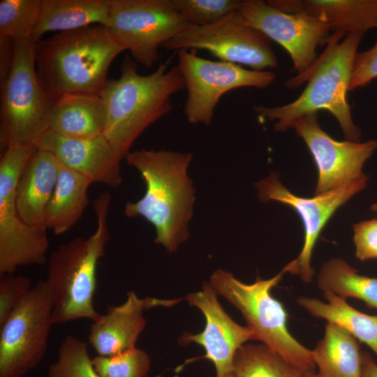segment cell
<instances>
[{"label":"cell","mask_w":377,"mask_h":377,"mask_svg":"<svg viewBox=\"0 0 377 377\" xmlns=\"http://www.w3.org/2000/svg\"><path fill=\"white\" fill-rule=\"evenodd\" d=\"M237 11L248 26L281 45L293 62L297 77L305 75L317 59L316 48L325 45L330 27L302 13L279 10L263 0L240 1Z\"/></svg>","instance_id":"obj_14"},{"label":"cell","mask_w":377,"mask_h":377,"mask_svg":"<svg viewBox=\"0 0 377 377\" xmlns=\"http://www.w3.org/2000/svg\"><path fill=\"white\" fill-rule=\"evenodd\" d=\"M307 145L318 169L315 195L337 189L367 177L366 161L377 149V141H337L326 133L318 121V113L297 119L291 126Z\"/></svg>","instance_id":"obj_15"},{"label":"cell","mask_w":377,"mask_h":377,"mask_svg":"<svg viewBox=\"0 0 377 377\" xmlns=\"http://www.w3.org/2000/svg\"><path fill=\"white\" fill-rule=\"evenodd\" d=\"M323 297L326 302L304 296L296 302L313 316L336 325L365 343L377 357V316L355 309L346 299L331 292H324Z\"/></svg>","instance_id":"obj_24"},{"label":"cell","mask_w":377,"mask_h":377,"mask_svg":"<svg viewBox=\"0 0 377 377\" xmlns=\"http://www.w3.org/2000/svg\"><path fill=\"white\" fill-rule=\"evenodd\" d=\"M91 360L101 377H146L151 364L148 354L135 347L114 355H98Z\"/></svg>","instance_id":"obj_30"},{"label":"cell","mask_w":377,"mask_h":377,"mask_svg":"<svg viewBox=\"0 0 377 377\" xmlns=\"http://www.w3.org/2000/svg\"><path fill=\"white\" fill-rule=\"evenodd\" d=\"M26 276L3 274L0 276V326L22 301L32 288Z\"/></svg>","instance_id":"obj_32"},{"label":"cell","mask_w":377,"mask_h":377,"mask_svg":"<svg viewBox=\"0 0 377 377\" xmlns=\"http://www.w3.org/2000/svg\"><path fill=\"white\" fill-rule=\"evenodd\" d=\"M173 8L195 26L213 24L235 11L240 0H170Z\"/></svg>","instance_id":"obj_31"},{"label":"cell","mask_w":377,"mask_h":377,"mask_svg":"<svg viewBox=\"0 0 377 377\" xmlns=\"http://www.w3.org/2000/svg\"><path fill=\"white\" fill-rule=\"evenodd\" d=\"M53 304L46 279L39 280L0 326V377H23L44 358Z\"/></svg>","instance_id":"obj_10"},{"label":"cell","mask_w":377,"mask_h":377,"mask_svg":"<svg viewBox=\"0 0 377 377\" xmlns=\"http://www.w3.org/2000/svg\"><path fill=\"white\" fill-rule=\"evenodd\" d=\"M39 82L54 102L69 94L99 95L109 68L124 50L100 24L59 32L34 43Z\"/></svg>","instance_id":"obj_4"},{"label":"cell","mask_w":377,"mask_h":377,"mask_svg":"<svg viewBox=\"0 0 377 377\" xmlns=\"http://www.w3.org/2000/svg\"><path fill=\"white\" fill-rule=\"evenodd\" d=\"M267 3L290 13H302L327 24L344 36L377 29V0H269Z\"/></svg>","instance_id":"obj_19"},{"label":"cell","mask_w":377,"mask_h":377,"mask_svg":"<svg viewBox=\"0 0 377 377\" xmlns=\"http://www.w3.org/2000/svg\"><path fill=\"white\" fill-rule=\"evenodd\" d=\"M168 50H205L221 61L265 71L279 66L270 40L246 25L237 10L219 21L190 29L163 43Z\"/></svg>","instance_id":"obj_12"},{"label":"cell","mask_w":377,"mask_h":377,"mask_svg":"<svg viewBox=\"0 0 377 377\" xmlns=\"http://www.w3.org/2000/svg\"><path fill=\"white\" fill-rule=\"evenodd\" d=\"M91 179L61 164L57 184L47 206L44 225L59 235L73 228L89 205Z\"/></svg>","instance_id":"obj_23"},{"label":"cell","mask_w":377,"mask_h":377,"mask_svg":"<svg viewBox=\"0 0 377 377\" xmlns=\"http://www.w3.org/2000/svg\"><path fill=\"white\" fill-rule=\"evenodd\" d=\"M311 353L320 377H362V352L357 339L336 325L327 323Z\"/></svg>","instance_id":"obj_25"},{"label":"cell","mask_w":377,"mask_h":377,"mask_svg":"<svg viewBox=\"0 0 377 377\" xmlns=\"http://www.w3.org/2000/svg\"><path fill=\"white\" fill-rule=\"evenodd\" d=\"M283 269L269 279L258 277L251 284L244 283L221 269L210 277L209 283L244 316L255 340L262 342L281 356L303 377L317 374L311 350L301 344L289 332L288 315L282 304L270 293L281 281Z\"/></svg>","instance_id":"obj_6"},{"label":"cell","mask_w":377,"mask_h":377,"mask_svg":"<svg viewBox=\"0 0 377 377\" xmlns=\"http://www.w3.org/2000/svg\"><path fill=\"white\" fill-rule=\"evenodd\" d=\"M110 0H42L31 40L36 43L51 31L64 32L110 24Z\"/></svg>","instance_id":"obj_22"},{"label":"cell","mask_w":377,"mask_h":377,"mask_svg":"<svg viewBox=\"0 0 377 377\" xmlns=\"http://www.w3.org/2000/svg\"><path fill=\"white\" fill-rule=\"evenodd\" d=\"M60 167L53 154L36 148L23 168L16 185L15 202L19 215L27 225L45 228V213Z\"/></svg>","instance_id":"obj_20"},{"label":"cell","mask_w":377,"mask_h":377,"mask_svg":"<svg viewBox=\"0 0 377 377\" xmlns=\"http://www.w3.org/2000/svg\"><path fill=\"white\" fill-rule=\"evenodd\" d=\"M35 145L10 144L0 160V275L41 265L49 247L47 229L27 225L19 215L15 188Z\"/></svg>","instance_id":"obj_8"},{"label":"cell","mask_w":377,"mask_h":377,"mask_svg":"<svg viewBox=\"0 0 377 377\" xmlns=\"http://www.w3.org/2000/svg\"><path fill=\"white\" fill-rule=\"evenodd\" d=\"M362 377H377V363L367 352H362Z\"/></svg>","instance_id":"obj_36"},{"label":"cell","mask_w":377,"mask_h":377,"mask_svg":"<svg viewBox=\"0 0 377 377\" xmlns=\"http://www.w3.org/2000/svg\"><path fill=\"white\" fill-rule=\"evenodd\" d=\"M48 377H101L95 370L88 352V345L73 336L61 343L58 357L47 371Z\"/></svg>","instance_id":"obj_29"},{"label":"cell","mask_w":377,"mask_h":377,"mask_svg":"<svg viewBox=\"0 0 377 377\" xmlns=\"http://www.w3.org/2000/svg\"><path fill=\"white\" fill-rule=\"evenodd\" d=\"M177 59L187 91L184 112L193 124L211 125L223 94L241 87L264 89L276 77L270 71L247 70L239 64L202 58L195 50H178Z\"/></svg>","instance_id":"obj_11"},{"label":"cell","mask_w":377,"mask_h":377,"mask_svg":"<svg viewBox=\"0 0 377 377\" xmlns=\"http://www.w3.org/2000/svg\"><path fill=\"white\" fill-rule=\"evenodd\" d=\"M110 202L109 192L99 194L93 202L97 220L93 234L61 244L49 258L46 280L52 300L54 324L80 318L94 321L101 315L93 300L98 263L110 238L108 224Z\"/></svg>","instance_id":"obj_5"},{"label":"cell","mask_w":377,"mask_h":377,"mask_svg":"<svg viewBox=\"0 0 377 377\" xmlns=\"http://www.w3.org/2000/svg\"><path fill=\"white\" fill-rule=\"evenodd\" d=\"M14 58L13 40L0 36V89L10 73Z\"/></svg>","instance_id":"obj_35"},{"label":"cell","mask_w":377,"mask_h":377,"mask_svg":"<svg viewBox=\"0 0 377 377\" xmlns=\"http://www.w3.org/2000/svg\"><path fill=\"white\" fill-rule=\"evenodd\" d=\"M105 121L99 95L69 94L53 102L48 131L68 138L87 139L103 135Z\"/></svg>","instance_id":"obj_21"},{"label":"cell","mask_w":377,"mask_h":377,"mask_svg":"<svg viewBox=\"0 0 377 377\" xmlns=\"http://www.w3.org/2000/svg\"><path fill=\"white\" fill-rule=\"evenodd\" d=\"M42 0H1L0 36L13 40L31 39Z\"/></svg>","instance_id":"obj_28"},{"label":"cell","mask_w":377,"mask_h":377,"mask_svg":"<svg viewBox=\"0 0 377 377\" xmlns=\"http://www.w3.org/2000/svg\"><path fill=\"white\" fill-rule=\"evenodd\" d=\"M217 295L212 285L205 282L201 291L186 297L190 306L203 313L206 324L202 332L185 334L180 340L185 344L195 342L201 345L206 351L204 357L214 364L216 377H226L237 350L249 340H254L255 337L247 326L239 325L225 312Z\"/></svg>","instance_id":"obj_16"},{"label":"cell","mask_w":377,"mask_h":377,"mask_svg":"<svg viewBox=\"0 0 377 377\" xmlns=\"http://www.w3.org/2000/svg\"><path fill=\"white\" fill-rule=\"evenodd\" d=\"M367 182L368 177H366L309 198L291 193L281 184L274 172L255 184L261 201L273 200L286 205L293 208L302 219L304 230L303 246L299 256L283 267L286 272L298 275L306 283H311L314 274L311 264V258L322 230L334 213L362 191Z\"/></svg>","instance_id":"obj_13"},{"label":"cell","mask_w":377,"mask_h":377,"mask_svg":"<svg viewBox=\"0 0 377 377\" xmlns=\"http://www.w3.org/2000/svg\"><path fill=\"white\" fill-rule=\"evenodd\" d=\"M182 300L141 299L134 291H130L123 304L108 306L106 313L101 314L93 321L88 337L89 343L102 356L117 355L135 348L146 325L144 310L158 306H170Z\"/></svg>","instance_id":"obj_18"},{"label":"cell","mask_w":377,"mask_h":377,"mask_svg":"<svg viewBox=\"0 0 377 377\" xmlns=\"http://www.w3.org/2000/svg\"><path fill=\"white\" fill-rule=\"evenodd\" d=\"M126 159L140 173L146 191L138 201L126 204L124 214L144 217L155 228V242L169 253L176 251L190 235L188 223L195 200V189L187 174L192 154L140 149L130 151Z\"/></svg>","instance_id":"obj_1"},{"label":"cell","mask_w":377,"mask_h":377,"mask_svg":"<svg viewBox=\"0 0 377 377\" xmlns=\"http://www.w3.org/2000/svg\"><path fill=\"white\" fill-rule=\"evenodd\" d=\"M364 33L347 36L332 32L326 47L309 71L302 77H293L285 82L286 87L297 88L307 81L300 96L294 101L281 106L258 105L254 110L270 121H276V131L291 128L299 117L319 110L330 112L338 121L346 140L359 142L361 130L353 121L347 101L353 64L357 47Z\"/></svg>","instance_id":"obj_2"},{"label":"cell","mask_w":377,"mask_h":377,"mask_svg":"<svg viewBox=\"0 0 377 377\" xmlns=\"http://www.w3.org/2000/svg\"><path fill=\"white\" fill-rule=\"evenodd\" d=\"M377 77V38L369 50L357 53L348 90L364 87Z\"/></svg>","instance_id":"obj_34"},{"label":"cell","mask_w":377,"mask_h":377,"mask_svg":"<svg viewBox=\"0 0 377 377\" xmlns=\"http://www.w3.org/2000/svg\"><path fill=\"white\" fill-rule=\"evenodd\" d=\"M36 147L53 154L64 166L96 183L117 188L122 183L119 153L101 135L87 139H73L47 131Z\"/></svg>","instance_id":"obj_17"},{"label":"cell","mask_w":377,"mask_h":377,"mask_svg":"<svg viewBox=\"0 0 377 377\" xmlns=\"http://www.w3.org/2000/svg\"><path fill=\"white\" fill-rule=\"evenodd\" d=\"M195 26L172 6L170 0H110L107 29L115 43L128 50L135 61L151 68L163 43Z\"/></svg>","instance_id":"obj_9"},{"label":"cell","mask_w":377,"mask_h":377,"mask_svg":"<svg viewBox=\"0 0 377 377\" xmlns=\"http://www.w3.org/2000/svg\"><path fill=\"white\" fill-rule=\"evenodd\" d=\"M226 377H303L264 344L242 346Z\"/></svg>","instance_id":"obj_27"},{"label":"cell","mask_w":377,"mask_h":377,"mask_svg":"<svg viewBox=\"0 0 377 377\" xmlns=\"http://www.w3.org/2000/svg\"><path fill=\"white\" fill-rule=\"evenodd\" d=\"M14 58L9 77L1 91L0 142L35 145L49 130L53 101L38 78L34 43L13 40Z\"/></svg>","instance_id":"obj_7"},{"label":"cell","mask_w":377,"mask_h":377,"mask_svg":"<svg viewBox=\"0 0 377 377\" xmlns=\"http://www.w3.org/2000/svg\"><path fill=\"white\" fill-rule=\"evenodd\" d=\"M317 286L323 293L359 299L377 311V278L360 274L342 258H333L323 264Z\"/></svg>","instance_id":"obj_26"},{"label":"cell","mask_w":377,"mask_h":377,"mask_svg":"<svg viewBox=\"0 0 377 377\" xmlns=\"http://www.w3.org/2000/svg\"><path fill=\"white\" fill-rule=\"evenodd\" d=\"M170 59L153 73L140 75L135 60L127 55L119 77L108 80L99 94L106 114L103 135L123 158L149 126L172 111L171 97L185 89L177 65L169 68Z\"/></svg>","instance_id":"obj_3"},{"label":"cell","mask_w":377,"mask_h":377,"mask_svg":"<svg viewBox=\"0 0 377 377\" xmlns=\"http://www.w3.org/2000/svg\"><path fill=\"white\" fill-rule=\"evenodd\" d=\"M353 232L356 257L362 261L377 259V219L355 223Z\"/></svg>","instance_id":"obj_33"},{"label":"cell","mask_w":377,"mask_h":377,"mask_svg":"<svg viewBox=\"0 0 377 377\" xmlns=\"http://www.w3.org/2000/svg\"><path fill=\"white\" fill-rule=\"evenodd\" d=\"M308 377H320L317 374H315V375H313V376H308Z\"/></svg>","instance_id":"obj_37"}]
</instances>
